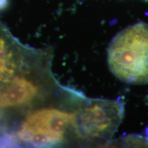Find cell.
<instances>
[{
  "instance_id": "cell-6",
  "label": "cell",
  "mask_w": 148,
  "mask_h": 148,
  "mask_svg": "<svg viewBox=\"0 0 148 148\" xmlns=\"http://www.w3.org/2000/svg\"><path fill=\"white\" fill-rule=\"evenodd\" d=\"M7 3H8V0H0V10L4 9Z\"/></svg>"
},
{
  "instance_id": "cell-5",
  "label": "cell",
  "mask_w": 148,
  "mask_h": 148,
  "mask_svg": "<svg viewBox=\"0 0 148 148\" xmlns=\"http://www.w3.org/2000/svg\"><path fill=\"white\" fill-rule=\"evenodd\" d=\"M29 75L18 76L0 88V110L25 107L38 99L39 86Z\"/></svg>"
},
{
  "instance_id": "cell-3",
  "label": "cell",
  "mask_w": 148,
  "mask_h": 148,
  "mask_svg": "<svg viewBox=\"0 0 148 148\" xmlns=\"http://www.w3.org/2000/svg\"><path fill=\"white\" fill-rule=\"evenodd\" d=\"M75 114V111L62 108H39L27 114L17 136L23 143L34 147L60 145L73 131Z\"/></svg>"
},
{
  "instance_id": "cell-7",
  "label": "cell",
  "mask_w": 148,
  "mask_h": 148,
  "mask_svg": "<svg viewBox=\"0 0 148 148\" xmlns=\"http://www.w3.org/2000/svg\"><path fill=\"white\" fill-rule=\"evenodd\" d=\"M147 1H148V0H147Z\"/></svg>"
},
{
  "instance_id": "cell-1",
  "label": "cell",
  "mask_w": 148,
  "mask_h": 148,
  "mask_svg": "<svg viewBox=\"0 0 148 148\" xmlns=\"http://www.w3.org/2000/svg\"><path fill=\"white\" fill-rule=\"evenodd\" d=\"M112 73L122 82L148 84V25L140 21L129 25L111 40L107 53Z\"/></svg>"
},
{
  "instance_id": "cell-4",
  "label": "cell",
  "mask_w": 148,
  "mask_h": 148,
  "mask_svg": "<svg viewBox=\"0 0 148 148\" xmlns=\"http://www.w3.org/2000/svg\"><path fill=\"white\" fill-rule=\"evenodd\" d=\"M12 35L0 21V88L16 77L29 73L27 56L17 45Z\"/></svg>"
},
{
  "instance_id": "cell-2",
  "label": "cell",
  "mask_w": 148,
  "mask_h": 148,
  "mask_svg": "<svg viewBox=\"0 0 148 148\" xmlns=\"http://www.w3.org/2000/svg\"><path fill=\"white\" fill-rule=\"evenodd\" d=\"M124 111L121 98L90 99L75 110L73 132L79 139L106 145L119 127Z\"/></svg>"
}]
</instances>
